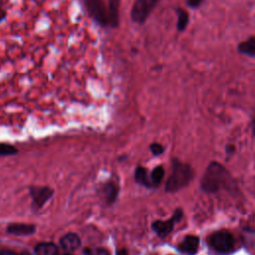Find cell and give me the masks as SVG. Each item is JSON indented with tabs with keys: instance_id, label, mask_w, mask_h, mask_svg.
I'll use <instances>...</instances> for the list:
<instances>
[{
	"instance_id": "4",
	"label": "cell",
	"mask_w": 255,
	"mask_h": 255,
	"mask_svg": "<svg viewBox=\"0 0 255 255\" xmlns=\"http://www.w3.org/2000/svg\"><path fill=\"white\" fill-rule=\"evenodd\" d=\"M90 16L101 26L109 25V13L103 0H84Z\"/></svg>"
},
{
	"instance_id": "21",
	"label": "cell",
	"mask_w": 255,
	"mask_h": 255,
	"mask_svg": "<svg viewBox=\"0 0 255 255\" xmlns=\"http://www.w3.org/2000/svg\"><path fill=\"white\" fill-rule=\"evenodd\" d=\"M202 0H187V5L191 8H197L201 4Z\"/></svg>"
},
{
	"instance_id": "25",
	"label": "cell",
	"mask_w": 255,
	"mask_h": 255,
	"mask_svg": "<svg viewBox=\"0 0 255 255\" xmlns=\"http://www.w3.org/2000/svg\"><path fill=\"white\" fill-rule=\"evenodd\" d=\"M66 255H71V254H66Z\"/></svg>"
},
{
	"instance_id": "10",
	"label": "cell",
	"mask_w": 255,
	"mask_h": 255,
	"mask_svg": "<svg viewBox=\"0 0 255 255\" xmlns=\"http://www.w3.org/2000/svg\"><path fill=\"white\" fill-rule=\"evenodd\" d=\"M198 244H199L198 237L193 235H188L181 241V243L178 246V249L182 253L191 255L196 252L198 248Z\"/></svg>"
},
{
	"instance_id": "24",
	"label": "cell",
	"mask_w": 255,
	"mask_h": 255,
	"mask_svg": "<svg viewBox=\"0 0 255 255\" xmlns=\"http://www.w3.org/2000/svg\"><path fill=\"white\" fill-rule=\"evenodd\" d=\"M21 255H30V254H28V253H23V254H21Z\"/></svg>"
},
{
	"instance_id": "1",
	"label": "cell",
	"mask_w": 255,
	"mask_h": 255,
	"mask_svg": "<svg viewBox=\"0 0 255 255\" xmlns=\"http://www.w3.org/2000/svg\"><path fill=\"white\" fill-rule=\"evenodd\" d=\"M192 175L191 169L188 165L181 162H174L172 164V172L166 182V190L175 191L188 183Z\"/></svg>"
},
{
	"instance_id": "18",
	"label": "cell",
	"mask_w": 255,
	"mask_h": 255,
	"mask_svg": "<svg viewBox=\"0 0 255 255\" xmlns=\"http://www.w3.org/2000/svg\"><path fill=\"white\" fill-rule=\"evenodd\" d=\"M105 189H106L105 195L107 199L110 201H113L116 198V194H117V192L115 191V186L113 184H108Z\"/></svg>"
},
{
	"instance_id": "2",
	"label": "cell",
	"mask_w": 255,
	"mask_h": 255,
	"mask_svg": "<svg viewBox=\"0 0 255 255\" xmlns=\"http://www.w3.org/2000/svg\"><path fill=\"white\" fill-rule=\"evenodd\" d=\"M224 179V169L216 162H212L203 177L202 187L207 191H215Z\"/></svg>"
},
{
	"instance_id": "6",
	"label": "cell",
	"mask_w": 255,
	"mask_h": 255,
	"mask_svg": "<svg viewBox=\"0 0 255 255\" xmlns=\"http://www.w3.org/2000/svg\"><path fill=\"white\" fill-rule=\"evenodd\" d=\"M181 211L180 210H176L174 215L172 216V218H170L169 220H166V221H155L152 223V228L153 230L161 237H164L166 236L171 230H172V227H173V224L174 222H176L177 220H179L181 218Z\"/></svg>"
},
{
	"instance_id": "17",
	"label": "cell",
	"mask_w": 255,
	"mask_h": 255,
	"mask_svg": "<svg viewBox=\"0 0 255 255\" xmlns=\"http://www.w3.org/2000/svg\"><path fill=\"white\" fill-rule=\"evenodd\" d=\"M17 152V149L7 143H0V155H11Z\"/></svg>"
},
{
	"instance_id": "11",
	"label": "cell",
	"mask_w": 255,
	"mask_h": 255,
	"mask_svg": "<svg viewBox=\"0 0 255 255\" xmlns=\"http://www.w3.org/2000/svg\"><path fill=\"white\" fill-rule=\"evenodd\" d=\"M7 231L14 235H30L35 232V226L31 224L14 223L8 226Z\"/></svg>"
},
{
	"instance_id": "13",
	"label": "cell",
	"mask_w": 255,
	"mask_h": 255,
	"mask_svg": "<svg viewBox=\"0 0 255 255\" xmlns=\"http://www.w3.org/2000/svg\"><path fill=\"white\" fill-rule=\"evenodd\" d=\"M238 51L249 57H255V37H250L238 45Z\"/></svg>"
},
{
	"instance_id": "20",
	"label": "cell",
	"mask_w": 255,
	"mask_h": 255,
	"mask_svg": "<svg viewBox=\"0 0 255 255\" xmlns=\"http://www.w3.org/2000/svg\"><path fill=\"white\" fill-rule=\"evenodd\" d=\"M150 149H151V151H152L153 154H159V153H161V152L163 151V147H162V145L159 144V143H153V144H151V145H150Z\"/></svg>"
},
{
	"instance_id": "22",
	"label": "cell",
	"mask_w": 255,
	"mask_h": 255,
	"mask_svg": "<svg viewBox=\"0 0 255 255\" xmlns=\"http://www.w3.org/2000/svg\"><path fill=\"white\" fill-rule=\"evenodd\" d=\"M117 255H128V254L127 250H125V249H120V250L117 252Z\"/></svg>"
},
{
	"instance_id": "19",
	"label": "cell",
	"mask_w": 255,
	"mask_h": 255,
	"mask_svg": "<svg viewBox=\"0 0 255 255\" xmlns=\"http://www.w3.org/2000/svg\"><path fill=\"white\" fill-rule=\"evenodd\" d=\"M85 255H109L108 251L103 248H90L84 253Z\"/></svg>"
},
{
	"instance_id": "12",
	"label": "cell",
	"mask_w": 255,
	"mask_h": 255,
	"mask_svg": "<svg viewBox=\"0 0 255 255\" xmlns=\"http://www.w3.org/2000/svg\"><path fill=\"white\" fill-rule=\"evenodd\" d=\"M35 254L36 255H59L58 247L50 242L39 243L35 247Z\"/></svg>"
},
{
	"instance_id": "15",
	"label": "cell",
	"mask_w": 255,
	"mask_h": 255,
	"mask_svg": "<svg viewBox=\"0 0 255 255\" xmlns=\"http://www.w3.org/2000/svg\"><path fill=\"white\" fill-rule=\"evenodd\" d=\"M135 179L137 182L144 184V185H149L150 184V179L147 177V172L146 169L143 167H137L135 170Z\"/></svg>"
},
{
	"instance_id": "8",
	"label": "cell",
	"mask_w": 255,
	"mask_h": 255,
	"mask_svg": "<svg viewBox=\"0 0 255 255\" xmlns=\"http://www.w3.org/2000/svg\"><path fill=\"white\" fill-rule=\"evenodd\" d=\"M120 2L121 0H108L109 25L117 28L120 22Z\"/></svg>"
},
{
	"instance_id": "9",
	"label": "cell",
	"mask_w": 255,
	"mask_h": 255,
	"mask_svg": "<svg viewBox=\"0 0 255 255\" xmlns=\"http://www.w3.org/2000/svg\"><path fill=\"white\" fill-rule=\"evenodd\" d=\"M60 244H61V246L64 250L69 251V252H73V251L77 250L80 247L81 239L75 233H68V234H65L60 239Z\"/></svg>"
},
{
	"instance_id": "16",
	"label": "cell",
	"mask_w": 255,
	"mask_h": 255,
	"mask_svg": "<svg viewBox=\"0 0 255 255\" xmlns=\"http://www.w3.org/2000/svg\"><path fill=\"white\" fill-rule=\"evenodd\" d=\"M163 175H164L163 168L161 166H156L150 174V182L152 184H158L162 180Z\"/></svg>"
},
{
	"instance_id": "14",
	"label": "cell",
	"mask_w": 255,
	"mask_h": 255,
	"mask_svg": "<svg viewBox=\"0 0 255 255\" xmlns=\"http://www.w3.org/2000/svg\"><path fill=\"white\" fill-rule=\"evenodd\" d=\"M176 14H177V25H176L177 30L178 31H184L187 24H188V14L182 8H177L176 9Z\"/></svg>"
},
{
	"instance_id": "23",
	"label": "cell",
	"mask_w": 255,
	"mask_h": 255,
	"mask_svg": "<svg viewBox=\"0 0 255 255\" xmlns=\"http://www.w3.org/2000/svg\"><path fill=\"white\" fill-rule=\"evenodd\" d=\"M0 255H16V254L12 251H3Z\"/></svg>"
},
{
	"instance_id": "5",
	"label": "cell",
	"mask_w": 255,
	"mask_h": 255,
	"mask_svg": "<svg viewBox=\"0 0 255 255\" xmlns=\"http://www.w3.org/2000/svg\"><path fill=\"white\" fill-rule=\"evenodd\" d=\"M210 245L217 251L226 252L233 247V237L226 230H220L213 233L209 239Z\"/></svg>"
},
{
	"instance_id": "7",
	"label": "cell",
	"mask_w": 255,
	"mask_h": 255,
	"mask_svg": "<svg viewBox=\"0 0 255 255\" xmlns=\"http://www.w3.org/2000/svg\"><path fill=\"white\" fill-rule=\"evenodd\" d=\"M53 191L48 187H33L31 189V195L36 207L42 206L51 196Z\"/></svg>"
},
{
	"instance_id": "3",
	"label": "cell",
	"mask_w": 255,
	"mask_h": 255,
	"mask_svg": "<svg viewBox=\"0 0 255 255\" xmlns=\"http://www.w3.org/2000/svg\"><path fill=\"white\" fill-rule=\"evenodd\" d=\"M160 0H135L131 10L130 18L136 24H142L155 8Z\"/></svg>"
}]
</instances>
